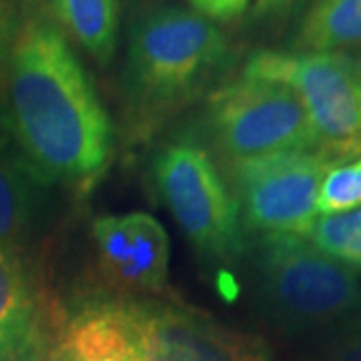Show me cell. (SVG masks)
Returning <instances> with one entry per match:
<instances>
[{"mask_svg": "<svg viewBox=\"0 0 361 361\" xmlns=\"http://www.w3.org/2000/svg\"><path fill=\"white\" fill-rule=\"evenodd\" d=\"M0 130L44 185L89 187L111 165V118L65 30L44 11L20 16Z\"/></svg>", "mask_w": 361, "mask_h": 361, "instance_id": "obj_1", "label": "cell"}, {"mask_svg": "<svg viewBox=\"0 0 361 361\" xmlns=\"http://www.w3.org/2000/svg\"><path fill=\"white\" fill-rule=\"evenodd\" d=\"M229 61V42L215 23L193 8L163 6L133 26L125 90L142 125L195 99Z\"/></svg>", "mask_w": 361, "mask_h": 361, "instance_id": "obj_2", "label": "cell"}, {"mask_svg": "<svg viewBox=\"0 0 361 361\" xmlns=\"http://www.w3.org/2000/svg\"><path fill=\"white\" fill-rule=\"evenodd\" d=\"M243 75L293 90L319 149L331 155L361 149V61L353 54L261 51L247 61Z\"/></svg>", "mask_w": 361, "mask_h": 361, "instance_id": "obj_3", "label": "cell"}, {"mask_svg": "<svg viewBox=\"0 0 361 361\" xmlns=\"http://www.w3.org/2000/svg\"><path fill=\"white\" fill-rule=\"evenodd\" d=\"M153 179L199 255L231 261L241 253V211L205 149L189 141L169 145L153 161Z\"/></svg>", "mask_w": 361, "mask_h": 361, "instance_id": "obj_4", "label": "cell"}, {"mask_svg": "<svg viewBox=\"0 0 361 361\" xmlns=\"http://www.w3.org/2000/svg\"><path fill=\"white\" fill-rule=\"evenodd\" d=\"M209 129L231 161L319 149L305 106L293 90L241 75L209 97Z\"/></svg>", "mask_w": 361, "mask_h": 361, "instance_id": "obj_5", "label": "cell"}, {"mask_svg": "<svg viewBox=\"0 0 361 361\" xmlns=\"http://www.w3.org/2000/svg\"><path fill=\"white\" fill-rule=\"evenodd\" d=\"M259 271L273 310L293 323L334 322L360 301L357 271L301 235H265Z\"/></svg>", "mask_w": 361, "mask_h": 361, "instance_id": "obj_6", "label": "cell"}, {"mask_svg": "<svg viewBox=\"0 0 361 361\" xmlns=\"http://www.w3.org/2000/svg\"><path fill=\"white\" fill-rule=\"evenodd\" d=\"M334 157L323 149L283 151L233 163L241 221L265 235L310 233L317 197Z\"/></svg>", "mask_w": 361, "mask_h": 361, "instance_id": "obj_7", "label": "cell"}, {"mask_svg": "<svg viewBox=\"0 0 361 361\" xmlns=\"http://www.w3.org/2000/svg\"><path fill=\"white\" fill-rule=\"evenodd\" d=\"M142 361H269L259 337L163 301L115 303Z\"/></svg>", "mask_w": 361, "mask_h": 361, "instance_id": "obj_8", "label": "cell"}, {"mask_svg": "<svg viewBox=\"0 0 361 361\" xmlns=\"http://www.w3.org/2000/svg\"><path fill=\"white\" fill-rule=\"evenodd\" d=\"M63 323L23 259L0 247V361H44Z\"/></svg>", "mask_w": 361, "mask_h": 361, "instance_id": "obj_9", "label": "cell"}, {"mask_svg": "<svg viewBox=\"0 0 361 361\" xmlns=\"http://www.w3.org/2000/svg\"><path fill=\"white\" fill-rule=\"evenodd\" d=\"M44 361L142 360L115 303H101L63 323Z\"/></svg>", "mask_w": 361, "mask_h": 361, "instance_id": "obj_10", "label": "cell"}, {"mask_svg": "<svg viewBox=\"0 0 361 361\" xmlns=\"http://www.w3.org/2000/svg\"><path fill=\"white\" fill-rule=\"evenodd\" d=\"M47 187L6 137H0V247L25 257L39 225L40 189Z\"/></svg>", "mask_w": 361, "mask_h": 361, "instance_id": "obj_11", "label": "cell"}, {"mask_svg": "<svg viewBox=\"0 0 361 361\" xmlns=\"http://www.w3.org/2000/svg\"><path fill=\"white\" fill-rule=\"evenodd\" d=\"M361 49V0H313L295 35L297 52Z\"/></svg>", "mask_w": 361, "mask_h": 361, "instance_id": "obj_12", "label": "cell"}, {"mask_svg": "<svg viewBox=\"0 0 361 361\" xmlns=\"http://www.w3.org/2000/svg\"><path fill=\"white\" fill-rule=\"evenodd\" d=\"M59 26L77 40L99 65H109L116 51V0H51Z\"/></svg>", "mask_w": 361, "mask_h": 361, "instance_id": "obj_13", "label": "cell"}, {"mask_svg": "<svg viewBox=\"0 0 361 361\" xmlns=\"http://www.w3.org/2000/svg\"><path fill=\"white\" fill-rule=\"evenodd\" d=\"M130 231L129 265L116 285L135 291H161L169 273V237L165 227L147 213L127 215Z\"/></svg>", "mask_w": 361, "mask_h": 361, "instance_id": "obj_14", "label": "cell"}, {"mask_svg": "<svg viewBox=\"0 0 361 361\" xmlns=\"http://www.w3.org/2000/svg\"><path fill=\"white\" fill-rule=\"evenodd\" d=\"M305 237L319 251L361 271V207L343 213L317 215Z\"/></svg>", "mask_w": 361, "mask_h": 361, "instance_id": "obj_15", "label": "cell"}, {"mask_svg": "<svg viewBox=\"0 0 361 361\" xmlns=\"http://www.w3.org/2000/svg\"><path fill=\"white\" fill-rule=\"evenodd\" d=\"M361 207V157L327 171L317 197V213H343Z\"/></svg>", "mask_w": 361, "mask_h": 361, "instance_id": "obj_16", "label": "cell"}, {"mask_svg": "<svg viewBox=\"0 0 361 361\" xmlns=\"http://www.w3.org/2000/svg\"><path fill=\"white\" fill-rule=\"evenodd\" d=\"M92 237L104 273L116 283L130 259V231L127 215L99 217L92 223Z\"/></svg>", "mask_w": 361, "mask_h": 361, "instance_id": "obj_17", "label": "cell"}, {"mask_svg": "<svg viewBox=\"0 0 361 361\" xmlns=\"http://www.w3.org/2000/svg\"><path fill=\"white\" fill-rule=\"evenodd\" d=\"M23 11L14 0H0V118L4 109V94L8 82V68H11V54H13L16 28L20 25Z\"/></svg>", "mask_w": 361, "mask_h": 361, "instance_id": "obj_18", "label": "cell"}, {"mask_svg": "<svg viewBox=\"0 0 361 361\" xmlns=\"http://www.w3.org/2000/svg\"><path fill=\"white\" fill-rule=\"evenodd\" d=\"M189 4L211 23H229L245 13L251 0H189Z\"/></svg>", "mask_w": 361, "mask_h": 361, "instance_id": "obj_19", "label": "cell"}, {"mask_svg": "<svg viewBox=\"0 0 361 361\" xmlns=\"http://www.w3.org/2000/svg\"><path fill=\"white\" fill-rule=\"evenodd\" d=\"M325 361H361V331L339 337L327 351Z\"/></svg>", "mask_w": 361, "mask_h": 361, "instance_id": "obj_20", "label": "cell"}, {"mask_svg": "<svg viewBox=\"0 0 361 361\" xmlns=\"http://www.w3.org/2000/svg\"><path fill=\"white\" fill-rule=\"evenodd\" d=\"M297 4V0H255L253 14L255 18L267 20V18H277L281 14L289 13Z\"/></svg>", "mask_w": 361, "mask_h": 361, "instance_id": "obj_21", "label": "cell"}]
</instances>
